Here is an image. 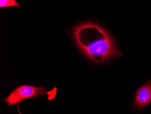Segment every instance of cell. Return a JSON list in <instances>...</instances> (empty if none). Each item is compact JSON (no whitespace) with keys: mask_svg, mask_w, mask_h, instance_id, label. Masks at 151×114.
<instances>
[{"mask_svg":"<svg viewBox=\"0 0 151 114\" xmlns=\"http://www.w3.org/2000/svg\"><path fill=\"white\" fill-rule=\"evenodd\" d=\"M72 32L78 48L93 62L102 63L123 55L109 33L97 24H80L74 27Z\"/></svg>","mask_w":151,"mask_h":114,"instance_id":"6da1fadb","label":"cell"},{"mask_svg":"<svg viewBox=\"0 0 151 114\" xmlns=\"http://www.w3.org/2000/svg\"><path fill=\"white\" fill-rule=\"evenodd\" d=\"M47 89L44 87H35L29 85L19 86L3 99L9 106L17 105L25 99L38 97L45 95Z\"/></svg>","mask_w":151,"mask_h":114,"instance_id":"7a4b0ae2","label":"cell"},{"mask_svg":"<svg viewBox=\"0 0 151 114\" xmlns=\"http://www.w3.org/2000/svg\"><path fill=\"white\" fill-rule=\"evenodd\" d=\"M15 6L19 8V3L16 0H0V7H10Z\"/></svg>","mask_w":151,"mask_h":114,"instance_id":"277c9868","label":"cell"},{"mask_svg":"<svg viewBox=\"0 0 151 114\" xmlns=\"http://www.w3.org/2000/svg\"><path fill=\"white\" fill-rule=\"evenodd\" d=\"M151 102V81L144 84L137 91L134 102L136 109L142 110Z\"/></svg>","mask_w":151,"mask_h":114,"instance_id":"3957f363","label":"cell"}]
</instances>
